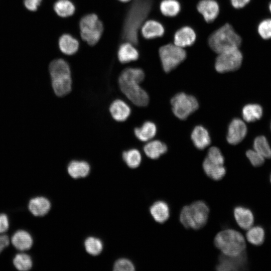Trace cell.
I'll use <instances>...</instances> for the list:
<instances>
[{"label": "cell", "mask_w": 271, "mask_h": 271, "mask_svg": "<svg viewBox=\"0 0 271 271\" xmlns=\"http://www.w3.org/2000/svg\"><path fill=\"white\" fill-rule=\"evenodd\" d=\"M152 0H133L125 17L122 30V38L136 45L139 31L148 17L152 7Z\"/></svg>", "instance_id": "cell-1"}, {"label": "cell", "mask_w": 271, "mask_h": 271, "mask_svg": "<svg viewBox=\"0 0 271 271\" xmlns=\"http://www.w3.org/2000/svg\"><path fill=\"white\" fill-rule=\"evenodd\" d=\"M214 243L222 254L230 256L242 254L246 247L243 235L233 229H225L218 233L214 238Z\"/></svg>", "instance_id": "cell-2"}, {"label": "cell", "mask_w": 271, "mask_h": 271, "mask_svg": "<svg viewBox=\"0 0 271 271\" xmlns=\"http://www.w3.org/2000/svg\"><path fill=\"white\" fill-rule=\"evenodd\" d=\"M52 86L55 94L63 96L71 90V71L68 63L62 59L52 61L49 66Z\"/></svg>", "instance_id": "cell-3"}, {"label": "cell", "mask_w": 271, "mask_h": 271, "mask_svg": "<svg viewBox=\"0 0 271 271\" xmlns=\"http://www.w3.org/2000/svg\"><path fill=\"white\" fill-rule=\"evenodd\" d=\"M209 209L203 201H197L190 205L184 206L180 214V221L187 228L199 229L206 224Z\"/></svg>", "instance_id": "cell-4"}, {"label": "cell", "mask_w": 271, "mask_h": 271, "mask_svg": "<svg viewBox=\"0 0 271 271\" xmlns=\"http://www.w3.org/2000/svg\"><path fill=\"white\" fill-rule=\"evenodd\" d=\"M208 43L211 49L218 54L230 49L239 48L242 39L233 27L227 23L211 35Z\"/></svg>", "instance_id": "cell-5"}, {"label": "cell", "mask_w": 271, "mask_h": 271, "mask_svg": "<svg viewBox=\"0 0 271 271\" xmlns=\"http://www.w3.org/2000/svg\"><path fill=\"white\" fill-rule=\"evenodd\" d=\"M79 28L82 40L91 46L99 41L104 29L102 22L95 14L84 16L80 21Z\"/></svg>", "instance_id": "cell-6"}, {"label": "cell", "mask_w": 271, "mask_h": 271, "mask_svg": "<svg viewBox=\"0 0 271 271\" xmlns=\"http://www.w3.org/2000/svg\"><path fill=\"white\" fill-rule=\"evenodd\" d=\"M159 54L162 67L166 72H169L176 68L186 57L184 48L172 43L162 46Z\"/></svg>", "instance_id": "cell-7"}, {"label": "cell", "mask_w": 271, "mask_h": 271, "mask_svg": "<svg viewBox=\"0 0 271 271\" xmlns=\"http://www.w3.org/2000/svg\"><path fill=\"white\" fill-rule=\"evenodd\" d=\"M243 55L239 48H234L218 53L215 62V68L219 73L234 71L242 64Z\"/></svg>", "instance_id": "cell-8"}, {"label": "cell", "mask_w": 271, "mask_h": 271, "mask_svg": "<svg viewBox=\"0 0 271 271\" xmlns=\"http://www.w3.org/2000/svg\"><path fill=\"white\" fill-rule=\"evenodd\" d=\"M171 103L175 115L182 120L186 119L199 107L195 97L183 92L176 94L171 99Z\"/></svg>", "instance_id": "cell-9"}, {"label": "cell", "mask_w": 271, "mask_h": 271, "mask_svg": "<svg viewBox=\"0 0 271 271\" xmlns=\"http://www.w3.org/2000/svg\"><path fill=\"white\" fill-rule=\"evenodd\" d=\"M118 84L122 92L134 104L138 106L147 105L149 97L147 92L140 86V83L119 78Z\"/></svg>", "instance_id": "cell-10"}, {"label": "cell", "mask_w": 271, "mask_h": 271, "mask_svg": "<svg viewBox=\"0 0 271 271\" xmlns=\"http://www.w3.org/2000/svg\"><path fill=\"white\" fill-rule=\"evenodd\" d=\"M245 252L236 256H230L221 254L219 257V262L216 269L219 271L237 270L244 267L246 263Z\"/></svg>", "instance_id": "cell-11"}, {"label": "cell", "mask_w": 271, "mask_h": 271, "mask_svg": "<svg viewBox=\"0 0 271 271\" xmlns=\"http://www.w3.org/2000/svg\"><path fill=\"white\" fill-rule=\"evenodd\" d=\"M247 129L245 123L241 119L236 118L229 124L226 139L231 145H236L241 142L246 135Z\"/></svg>", "instance_id": "cell-12"}, {"label": "cell", "mask_w": 271, "mask_h": 271, "mask_svg": "<svg viewBox=\"0 0 271 271\" xmlns=\"http://www.w3.org/2000/svg\"><path fill=\"white\" fill-rule=\"evenodd\" d=\"M197 9L207 23L214 21L220 11L219 4L215 0H201L197 5Z\"/></svg>", "instance_id": "cell-13"}, {"label": "cell", "mask_w": 271, "mask_h": 271, "mask_svg": "<svg viewBox=\"0 0 271 271\" xmlns=\"http://www.w3.org/2000/svg\"><path fill=\"white\" fill-rule=\"evenodd\" d=\"M196 34L193 28L184 26L178 29L174 35L173 43L184 48L192 45L196 41Z\"/></svg>", "instance_id": "cell-14"}, {"label": "cell", "mask_w": 271, "mask_h": 271, "mask_svg": "<svg viewBox=\"0 0 271 271\" xmlns=\"http://www.w3.org/2000/svg\"><path fill=\"white\" fill-rule=\"evenodd\" d=\"M233 215L236 223L243 230H246L254 224V214L248 208L242 206H236L233 210Z\"/></svg>", "instance_id": "cell-15"}, {"label": "cell", "mask_w": 271, "mask_h": 271, "mask_svg": "<svg viewBox=\"0 0 271 271\" xmlns=\"http://www.w3.org/2000/svg\"><path fill=\"white\" fill-rule=\"evenodd\" d=\"M140 32L144 38L150 40L163 36L165 28L160 22L149 20L145 21L141 27Z\"/></svg>", "instance_id": "cell-16"}, {"label": "cell", "mask_w": 271, "mask_h": 271, "mask_svg": "<svg viewBox=\"0 0 271 271\" xmlns=\"http://www.w3.org/2000/svg\"><path fill=\"white\" fill-rule=\"evenodd\" d=\"M139 53L132 43L126 42L121 44L118 49V59L122 63H128L137 60Z\"/></svg>", "instance_id": "cell-17"}, {"label": "cell", "mask_w": 271, "mask_h": 271, "mask_svg": "<svg viewBox=\"0 0 271 271\" xmlns=\"http://www.w3.org/2000/svg\"><path fill=\"white\" fill-rule=\"evenodd\" d=\"M109 111L114 119L117 121H123L129 116L130 108L123 101L116 99L110 105Z\"/></svg>", "instance_id": "cell-18"}, {"label": "cell", "mask_w": 271, "mask_h": 271, "mask_svg": "<svg viewBox=\"0 0 271 271\" xmlns=\"http://www.w3.org/2000/svg\"><path fill=\"white\" fill-rule=\"evenodd\" d=\"M150 211L154 219L159 223H164L170 216L169 205L164 201L160 200L154 203L150 208Z\"/></svg>", "instance_id": "cell-19"}, {"label": "cell", "mask_w": 271, "mask_h": 271, "mask_svg": "<svg viewBox=\"0 0 271 271\" xmlns=\"http://www.w3.org/2000/svg\"><path fill=\"white\" fill-rule=\"evenodd\" d=\"M191 139L194 146L199 150H203L208 147L211 139L207 130L201 125L196 126L191 133Z\"/></svg>", "instance_id": "cell-20"}, {"label": "cell", "mask_w": 271, "mask_h": 271, "mask_svg": "<svg viewBox=\"0 0 271 271\" xmlns=\"http://www.w3.org/2000/svg\"><path fill=\"white\" fill-rule=\"evenodd\" d=\"M58 46L63 54L72 55L78 50L79 43L78 41L70 34H64L59 39Z\"/></svg>", "instance_id": "cell-21"}, {"label": "cell", "mask_w": 271, "mask_h": 271, "mask_svg": "<svg viewBox=\"0 0 271 271\" xmlns=\"http://www.w3.org/2000/svg\"><path fill=\"white\" fill-rule=\"evenodd\" d=\"M51 208L49 200L43 197H37L32 199L29 203V209L35 216H42L46 215Z\"/></svg>", "instance_id": "cell-22"}, {"label": "cell", "mask_w": 271, "mask_h": 271, "mask_svg": "<svg viewBox=\"0 0 271 271\" xmlns=\"http://www.w3.org/2000/svg\"><path fill=\"white\" fill-rule=\"evenodd\" d=\"M203 168L207 176L215 181L221 180L226 174V169L223 165L212 163L206 158L203 161Z\"/></svg>", "instance_id": "cell-23"}, {"label": "cell", "mask_w": 271, "mask_h": 271, "mask_svg": "<svg viewBox=\"0 0 271 271\" xmlns=\"http://www.w3.org/2000/svg\"><path fill=\"white\" fill-rule=\"evenodd\" d=\"M12 242L17 249L23 251L28 250L32 247L33 239L28 232L19 230L13 235Z\"/></svg>", "instance_id": "cell-24"}, {"label": "cell", "mask_w": 271, "mask_h": 271, "mask_svg": "<svg viewBox=\"0 0 271 271\" xmlns=\"http://www.w3.org/2000/svg\"><path fill=\"white\" fill-rule=\"evenodd\" d=\"M144 151L149 158L157 159L167 151V147L165 144L155 140L148 143L144 147Z\"/></svg>", "instance_id": "cell-25"}, {"label": "cell", "mask_w": 271, "mask_h": 271, "mask_svg": "<svg viewBox=\"0 0 271 271\" xmlns=\"http://www.w3.org/2000/svg\"><path fill=\"white\" fill-rule=\"evenodd\" d=\"M67 171L70 176L73 178H83L88 175L90 166L84 161H72L69 164Z\"/></svg>", "instance_id": "cell-26"}, {"label": "cell", "mask_w": 271, "mask_h": 271, "mask_svg": "<svg viewBox=\"0 0 271 271\" xmlns=\"http://www.w3.org/2000/svg\"><path fill=\"white\" fill-rule=\"evenodd\" d=\"M246 230L245 237L249 243L254 246H260L264 243L265 232L262 226L253 225Z\"/></svg>", "instance_id": "cell-27"}, {"label": "cell", "mask_w": 271, "mask_h": 271, "mask_svg": "<svg viewBox=\"0 0 271 271\" xmlns=\"http://www.w3.org/2000/svg\"><path fill=\"white\" fill-rule=\"evenodd\" d=\"M157 127L155 124L151 121L145 122L140 127L134 129L136 137L142 142H147L156 135Z\"/></svg>", "instance_id": "cell-28"}, {"label": "cell", "mask_w": 271, "mask_h": 271, "mask_svg": "<svg viewBox=\"0 0 271 271\" xmlns=\"http://www.w3.org/2000/svg\"><path fill=\"white\" fill-rule=\"evenodd\" d=\"M263 113L262 107L258 104H248L245 105L242 110L243 119L248 122H253L259 119Z\"/></svg>", "instance_id": "cell-29"}, {"label": "cell", "mask_w": 271, "mask_h": 271, "mask_svg": "<svg viewBox=\"0 0 271 271\" xmlns=\"http://www.w3.org/2000/svg\"><path fill=\"white\" fill-rule=\"evenodd\" d=\"M53 8L56 14L62 18L70 17L75 12V7L70 0H57Z\"/></svg>", "instance_id": "cell-30"}, {"label": "cell", "mask_w": 271, "mask_h": 271, "mask_svg": "<svg viewBox=\"0 0 271 271\" xmlns=\"http://www.w3.org/2000/svg\"><path fill=\"white\" fill-rule=\"evenodd\" d=\"M181 5L177 0H163L160 4V10L164 16L168 17L176 16L180 12Z\"/></svg>", "instance_id": "cell-31"}, {"label": "cell", "mask_w": 271, "mask_h": 271, "mask_svg": "<svg viewBox=\"0 0 271 271\" xmlns=\"http://www.w3.org/2000/svg\"><path fill=\"white\" fill-rule=\"evenodd\" d=\"M253 148L265 159L271 158V148L265 137H257L253 142Z\"/></svg>", "instance_id": "cell-32"}, {"label": "cell", "mask_w": 271, "mask_h": 271, "mask_svg": "<svg viewBox=\"0 0 271 271\" xmlns=\"http://www.w3.org/2000/svg\"><path fill=\"white\" fill-rule=\"evenodd\" d=\"M122 159L129 168H136L141 163L142 156L138 150L131 149L123 152Z\"/></svg>", "instance_id": "cell-33"}, {"label": "cell", "mask_w": 271, "mask_h": 271, "mask_svg": "<svg viewBox=\"0 0 271 271\" xmlns=\"http://www.w3.org/2000/svg\"><path fill=\"white\" fill-rule=\"evenodd\" d=\"M13 263L15 266L20 270H28L32 266L31 257L25 253L17 254L14 258Z\"/></svg>", "instance_id": "cell-34"}, {"label": "cell", "mask_w": 271, "mask_h": 271, "mask_svg": "<svg viewBox=\"0 0 271 271\" xmlns=\"http://www.w3.org/2000/svg\"><path fill=\"white\" fill-rule=\"evenodd\" d=\"M84 245L87 252L93 255L99 254L103 248L101 240L93 237L87 238L85 241Z\"/></svg>", "instance_id": "cell-35"}, {"label": "cell", "mask_w": 271, "mask_h": 271, "mask_svg": "<svg viewBox=\"0 0 271 271\" xmlns=\"http://www.w3.org/2000/svg\"><path fill=\"white\" fill-rule=\"evenodd\" d=\"M257 33L263 40L271 39V19L261 21L257 26Z\"/></svg>", "instance_id": "cell-36"}, {"label": "cell", "mask_w": 271, "mask_h": 271, "mask_svg": "<svg viewBox=\"0 0 271 271\" xmlns=\"http://www.w3.org/2000/svg\"><path fill=\"white\" fill-rule=\"evenodd\" d=\"M206 158L210 162L223 165L224 157L220 150L217 147H213L209 149Z\"/></svg>", "instance_id": "cell-37"}, {"label": "cell", "mask_w": 271, "mask_h": 271, "mask_svg": "<svg viewBox=\"0 0 271 271\" xmlns=\"http://www.w3.org/2000/svg\"><path fill=\"white\" fill-rule=\"evenodd\" d=\"M246 156L251 164L255 167H260L265 162V158L254 150H247Z\"/></svg>", "instance_id": "cell-38"}, {"label": "cell", "mask_w": 271, "mask_h": 271, "mask_svg": "<svg viewBox=\"0 0 271 271\" xmlns=\"http://www.w3.org/2000/svg\"><path fill=\"white\" fill-rule=\"evenodd\" d=\"M113 270L115 271H132L134 270V266L130 260L121 258L115 262Z\"/></svg>", "instance_id": "cell-39"}, {"label": "cell", "mask_w": 271, "mask_h": 271, "mask_svg": "<svg viewBox=\"0 0 271 271\" xmlns=\"http://www.w3.org/2000/svg\"><path fill=\"white\" fill-rule=\"evenodd\" d=\"M42 0H24V5L29 10H37Z\"/></svg>", "instance_id": "cell-40"}, {"label": "cell", "mask_w": 271, "mask_h": 271, "mask_svg": "<svg viewBox=\"0 0 271 271\" xmlns=\"http://www.w3.org/2000/svg\"><path fill=\"white\" fill-rule=\"evenodd\" d=\"M9 226L8 216L5 214H0V233L6 231Z\"/></svg>", "instance_id": "cell-41"}, {"label": "cell", "mask_w": 271, "mask_h": 271, "mask_svg": "<svg viewBox=\"0 0 271 271\" xmlns=\"http://www.w3.org/2000/svg\"><path fill=\"white\" fill-rule=\"evenodd\" d=\"M250 1V0H230V3L234 8L240 9L245 7Z\"/></svg>", "instance_id": "cell-42"}, {"label": "cell", "mask_w": 271, "mask_h": 271, "mask_svg": "<svg viewBox=\"0 0 271 271\" xmlns=\"http://www.w3.org/2000/svg\"><path fill=\"white\" fill-rule=\"evenodd\" d=\"M9 244V237L6 235H0V253Z\"/></svg>", "instance_id": "cell-43"}, {"label": "cell", "mask_w": 271, "mask_h": 271, "mask_svg": "<svg viewBox=\"0 0 271 271\" xmlns=\"http://www.w3.org/2000/svg\"><path fill=\"white\" fill-rule=\"evenodd\" d=\"M118 1L122 3H127V2H129L130 0H118Z\"/></svg>", "instance_id": "cell-44"}, {"label": "cell", "mask_w": 271, "mask_h": 271, "mask_svg": "<svg viewBox=\"0 0 271 271\" xmlns=\"http://www.w3.org/2000/svg\"><path fill=\"white\" fill-rule=\"evenodd\" d=\"M268 9H269V12L271 14V2L269 3V5H268Z\"/></svg>", "instance_id": "cell-45"}, {"label": "cell", "mask_w": 271, "mask_h": 271, "mask_svg": "<svg viewBox=\"0 0 271 271\" xmlns=\"http://www.w3.org/2000/svg\"><path fill=\"white\" fill-rule=\"evenodd\" d=\"M269 181H270V183L271 184V174H270V177H269Z\"/></svg>", "instance_id": "cell-46"}, {"label": "cell", "mask_w": 271, "mask_h": 271, "mask_svg": "<svg viewBox=\"0 0 271 271\" xmlns=\"http://www.w3.org/2000/svg\"><path fill=\"white\" fill-rule=\"evenodd\" d=\"M270 128H271V124H270Z\"/></svg>", "instance_id": "cell-47"}]
</instances>
